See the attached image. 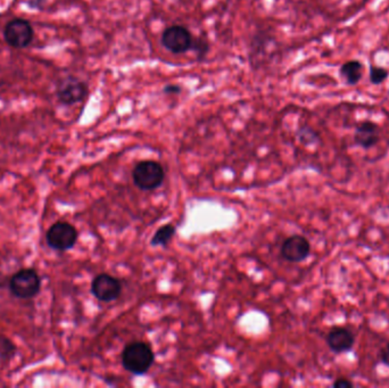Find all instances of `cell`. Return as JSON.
I'll list each match as a JSON object with an SVG mask.
<instances>
[{
	"mask_svg": "<svg viewBox=\"0 0 389 388\" xmlns=\"http://www.w3.org/2000/svg\"><path fill=\"white\" fill-rule=\"evenodd\" d=\"M91 290L98 301L110 303L120 298L122 293V283L117 277L108 274H100L91 281Z\"/></svg>",
	"mask_w": 389,
	"mask_h": 388,
	"instance_id": "obj_8",
	"label": "cell"
},
{
	"mask_svg": "<svg viewBox=\"0 0 389 388\" xmlns=\"http://www.w3.org/2000/svg\"><path fill=\"white\" fill-rule=\"evenodd\" d=\"M78 240V229L70 222H55L46 233L47 245L54 251H70L76 246Z\"/></svg>",
	"mask_w": 389,
	"mask_h": 388,
	"instance_id": "obj_4",
	"label": "cell"
},
{
	"mask_svg": "<svg viewBox=\"0 0 389 388\" xmlns=\"http://www.w3.org/2000/svg\"><path fill=\"white\" fill-rule=\"evenodd\" d=\"M4 38L11 47L23 49L33 40V28L29 20L14 18L6 24L4 30Z\"/></svg>",
	"mask_w": 389,
	"mask_h": 388,
	"instance_id": "obj_5",
	"label": "cell"
},
{
	"mask_svg": "<svg viewBox=\"0 0 389 388\" xmlns=\"http://www.w3.org/2000/svg\"><path fill=\"white\" fill-rule=\"evenodd\" d=\"M209 49V45L207 42V38L198 37V38L194 39L192 50H194V53L197 54L198 57H204V56L207 55Z\"/></svg>",
	"mask_w": 389,
	"mask_h": 388,
	"instance_id": "obj_16",
	"label": "cell"
},
{
	"mask_svg": "<svg viewBox=\"0 0 389 388\" xmlns=\"http://www.w3.org/2000/svg\"><path fill=\"white\" fill-rule=\"evenodd\" d=\"M166 172L158 162L146 160L139 162L132 171L134 184L140 190L151 192L162 186Z\"/></svg>",
	"mask_w": 389,
	"mask_h": 388,
	"instance_id": "obj_3",
	"label": "cell"
},
{
	"mask_svg": "<svg viewBox=\"0 0 389 388\" xmlns=\"http://www.w3.org/2000/svg\"><path fill=\"white\" fill-rule=\"evenodd\" d=\"M331 386L334 388H351L354 386V382L346 377H339L337 380H334Z\"/></svg>",
	"mask_w": 389,
	"mask_h": 388,
	"instance_id": "obj_17",
	"label": "cell"
},
{
	"mask_svg": "<svg viewBox=\"0 0 389 388\" xmlns=\"http://www.w3.org/2000/svg\"><path fill=\"white\" fill-rule=\"evenodd\" d=\"M325 343L332 353H349L354 348L355 335L349 328H331L325 336Z\"/></svg>",
	"mask_w": 389,
	"mask_h": 388,
	"instance_id": "obj_10",
	"label": "cell"
},
{
	"mask_svg": "<svg viewBox=\"0 0 389 388\" xmlns=\"http://www.w3.org/2000/svg\"><path fill=\"white\" fill-rule=\"evenodd\" d=\"M87 83L76 76H67L61 80L56 87V96L63 105L72 106L82 102L87 97Z\"/></svg>",
	"mask_w": 389,
	"mask_h": 388,
	"instance_id": "obj_6",
	"label": "cell"
},
{
	"mask_svg": "<svg viewBox=\"0 0 389 388\" xmlns=\"http://www.w3.org/2000/svg\"><path fill=\"white\" fill-rule=\"evenodd\" d=\"M388 71L385 67L371 66L370 69L369 79L372 85H381L388 78Z\"/></svg>",
	"mask_w": 389,
	"mask_h": 388,
	"instance_id": "obj_15",
	"label": "cell"
},
{
	"mask_svg": "<svg viewBox=\"0 0 389 388\" xmlns=\"http://www.w3.org/2000/svg\"><path fill=\"white\" fill-rule=\"evenodd\" d=\"M42 281L35 269H21L8 279L9 292L18 300H33L38 296Z\"/></svg>",
	"mask_w": 389,
	"mask_h": 388,
	"instance_id": "obj_2",
	"label": "cell"
},
{
	"mask_svg": "<svg viewBox=\"0 0 389 388\" xmlns=\"http://www.w3.org/2000/svg\"><path fill=\"white\" fill-rule=\"evenodd\" d=\"M122 365L134 375H145L154 365V351L145 341H132L122 351Z\"/></svg>",
	"mask_w": 389,
	"mask_h": 388,
	"instance_id": "obj_1",
	"label": "cell"
},
{
	"mask_svg": "<svg viewBox=\"0 0 389 388\" xmlns=\"http://www.w3.org/2000/svg\"><path fill=\"white\" fill-rule=\"evenodd\" d=\"M0 278H1V275H0ZM5 283H6L5 279H0V289H1V287H3Z\"/></svg>",
	"mask_w": 389,
	"mask_h": 388,
	"instance_id": "obj_22",
	"label": "cell"
},
{
	"mask_svg": "<svg viewBox=\"0 0 389 388\" xmlns=\"http://www.w3.org/2000/svg\"><path fill=\"white\" fill-rule=\"evenodd\" d=\"M18 348L12 339L7 336L0 335V363H7L14 359Z\"/></svg>",
	"mask_w": 389,
	"mask_h": 388,
	"instance_id": "obj_14",
	"label": "cell"
},
{
	"mask_svg": "<svg viewBox=\"0 0 389 388\" xmlns=\"http://www.w3.org/2000/svg\"><path fill=\"white\" fill-rule=\"evenodd\" d=\"M46 3V0H28V5L31 8L42 9V5Z\"/></svg>",
	"mask_w": 389,
	"mask_h": 388,
	"instance_id": "obj_20",
	"label": "cell"
},
{
	"mask_svg": "<svg viewBox=\"0 0 389 388\" xmlns=\"http://www.w3.org/2000/svg\"><path fill=\"white\" fill-rule=\"evenodd\" d=\"M379 361L389 368V341H387V344L379 352Z\"/></svg>",
	"mask_w": 389,
	"mask_h": 388,
	"instance_id": "obj_19",
	"label": "cell"
},
{
	"mask_svg": "<svg viewBox=\"0 0 389 388\" xmlns=\"http://www.w3.org/2000/svg\"><path fill=\"white\" fill-rule=\"evenodd\" d=\"M179 91H180V87L175 85H168L164 88L166 94H179Z\"/></svg>",
	"mask_w": 389,
	"mask_h": 388,
	"instance_id": "obj_21",
	"label": "cell"
},
{
	"mask_svg": "<svg viewBox=\"0 0 389 388\" xmlns=\"http://www.w3.org/2000/svg\"><path fill=\"white\" fill-rule=\"evenodd\" d=\"M175 234V227L173 225H164L158 228L151 238V246H166L171 242Z\"/></svg>",
	"mask_w": 389,
	"mask_h": 388,
	"instance_id": "obj_13",
	"label": "cell"
},
{
	"mask_svg": "<svg viewBox=\"0 0 389 388\" xmlns=\"http://www.w3.org/2000/svg\"><path fill=\"white\" fill-rule=\"evenodd\" d=\"M355 146L371 149L381 141V128L377 123L364 121L357 124L354 132Z\"/></svg>",
	"mask_w": 389,
	"mask_h": 388,
	"instance_id": "obj_11",
	"label": "cell"
},
{
	"mask_svg": "<svg viewBox=\"0 0 389 388\" xmlns=\"http://www.w3.org/2000/svg\"><path fill=\"white\" fill-rule=\"evenodd\" d=\"M162 45L173 54H183L192 50L194 37L187 28L182 25H171L166 28L162 35Z\"/></svg>",
	"mask_w": 389,
	"mask_h": 388,
	"instance_id": "obj_7",
	"label": "cell"
},
{
	"mask_svg": "<svg viewBox=\"0 0 389 388\" xmlns=\"http://www.w3.org/2000/svg\"><path fill=\"white\" fill-rule=\"evenodd\" d=\"M301 138H302V141L304 143H312L318 141L317 134L310 130V129L308 130H303L301 132Z\"/></svg>",
	"mask_w": 389,
	"mask_h": 388,
	"instance_id": "obj_18",
	"label": "cell"
},
{
	"mask_svg": "<svg viewBox=\"0 0 389 388\" xmlns=\"http://www.w3.org/2000/svg\"><path fill=\"white\" fill-rule=\"evenodd\" d=\"M364 66L360 61L352 59L347 61L340 67V76H343L346 83L349 86L356 85L362 79Z\"/></svg>",
	"mask_w": 389,
	"mask_h": 388,
	"instance_id": "obj_12",
	"label": "cell"
},
{
	"mask_svg": "<svg viewBox=\"0 0 389 388\" xmlns=\"http://www.w3.org/2000/svg\"><path fill=\"white\" fill-rule=\"evenodd\" d=\"M310 254H311V242L301 235L288 237L282 244L281 255L288 262H303L310 257Z\"/></svg>",
	"mask_w": 389,
	"mask_h": 388,
	"instance_id": "obj_9",
	"label": "cell"
}]
</instances>
